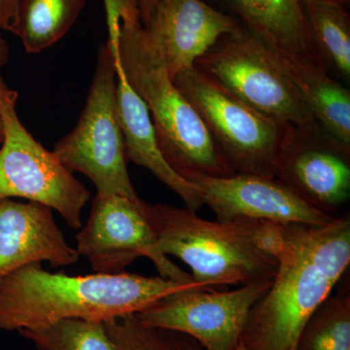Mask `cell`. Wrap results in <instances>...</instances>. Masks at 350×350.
<instances>
[{
	"label": "cell",
	"mask_w": 350,
	"mask_h": 350,
	"mask_svg": "<svg viewBox=\"0 0 350 350\" xmlns=\"http://www.w3.org/2000/svg\"><path fill=\"white\" fill-rule=\"evenodd\" d=\"M271 282L232 290H185L135 315L146 325L190 336L206 350H238L250 310Z\"/></svg>",
	"instance_id": "10"
},
{
	"label": "cell",
	"mask_w": 350,
	"mask_h": 350,
	"mask_svg": "<svg viewBox=\"0 0 350 350\" xmlns=\"http://www.w3.org/2000/svg\"><path fill=\"white\" fill-rule=\"evenodd\" d=\"M149 217L163 254L187 265L196 282L226 289L275 278L278 262L258 243L259 221H209L163 204H150Z\"/></svg>",
	"instance_id": "4"
},
{
	"label": "cell",
	"mask_w": 350,
	"mask_h": 350,
	"mask_svg": "<svg viewBox=\"0 0 350 350\" xmlns=\"http://www.w3.org/2000/svg\"><path fill=\"white\" fill-rule=\"evenodd\" d=\"M87 0H20L10 32L19 36L27 53L50 48L75 24Z\"/></svg>",
	"instance_id": "18"
},
{
	"label": "cell",
	"mask_w": 350,
	"mask_h": 350,
	"mask_svg": "<svg viewBox=\"0 0 350 350\" xmlns=\"http://www.w3.org/2000/svg\"><path fill=\"white\" fill-rule=\"evenodd\" d=\"M3 140V121H2L1 114H0V145Z\"/></svg>",
	"instance_id": "26"
},
{
	"label": "cell",
	"mask_w": 350,
	"mask_h": 350,
	"mask_svg": "<svg viewBox=\"0 0 350 350\" xmlns=\"http://www.w3.org/2000/svg\"><path fill=\"white\" fill-rule=\"evenodd\" d=\"M79 257L50 207L0 200V280L33 262H47L57 268L73 266Z\"/></svg>",
	"instance_id": "14"
},
{
	"label": "cell",
	"mask_w": 350,
	"mask_h": 350,
	"mask_svg": "<svg viewBox=\"0 0 350 350\" xmlns=\"http://www.w3.org/2000/svg\"><path fill=\"white\" fill-rule=\"evenodd\" d=\"M191 289L215 288L126 271L68 275L33 262L0 280V330L20 332L64 319L105 322L137 314L170 295Z\"/></svg>",
	"instance_id": "2"
},
{
	"label": "cell",
	"mask_w": 350,
	"mask_h": 350,
	"mask_svg": "<svg viewBox=\"0 0 350 350\" xmlns=\"http://www.w3.org/2000/svg\"><path fill=\"white\" fill-rule=\"evenodd\" d=\"M238 350H246L245 347H243V345L241 344H241H239Z\"/></svg>",
	"instance_id": "28"
},
{
	"label": "cell",
	"mask_w": 350,
	"mask_h": 350,
	"mask_svg": "<svg viewBox=\"0 0 350 350\" xmlns=\"http://www.w3.org/2000/svg\"><path fill=\"white\" fill-rule=\"evenodd\" d=\"M17 100V92L0 75V200L20 198L44 204L57 211L68 227L79 230L91 192L25 128L18 116Z\"/></svg>",
	"instance_id": "6"
},
{
	"label": "cell",
	"mask_w": 350,
	"mask_h": 350,
	"mask_svg": "<svg viewBox=\"0 0 350 350\" xmlns=\"http://www.w3.org/2000/svg\"><path fill=\"white\" fill-rule=\"evenodd\" d=\"M286 248L266 294L251 308L246 350H296L306 322L342 280L350 262V216L323 226L284 225Z\"/></svg>",
	"instance_id": "1"
},
{
	"label": "cell",
	"mask_w": 350,
	"mask_h": 350,
	"mask_svg": "<svg viewBox=\"0 0 350 350\" xmlns=\"http://www.w3.org/2000/svg\"><path fill=\"white\" fill-rule=\"evenodd\" d=\"M241 29L236 20L202 0H160L142 25L147 45L172 79L195 66L221 38Z\"/></svg>",
	"instance_id": "13"
},
{
	"label": "cell",
	"mask_w": 350,
	"mask_h": 350,
	"mask_svg": "<svg viewBox=\"0 0 350 350\" xmlns=\"http://www.w3.org/2000/svg\"><path fill=\"white\" fill-rule=\"evenodd\" d=\"M195 66L273 121L297 126L317 122L280 56L248 31L221 38Z\"/></svg>",
	"instance_id": "7"
},
{
	"label": "cell",
	"mask_w": 350,
	"mask_h": 350,
	"mask_svg": "<svg viewBox=\"0 0 350 350\" xmlns=\"http://www.w3.org/2000/svg\"><path fill=\"white\" fill-rule=\"evenodd\" d=\"M310 38L327 66L345 80L350 78V20L344 1L303 4Z\"/></svg>",
	"instance_id": "19"
},
{
	"label": "cell",
	"mask_w": 350,
	"mask_h": 350,
	"mask_svg": "<svg viewBox=\"0 0 350 350\" xmlns=\"http://www.w3.org/2000/svg\"><path fill=\"white\" fill-rule=\"evenodd\" d=\"M159 1L160 0H135L142 25L146 24L148 20L150 19Z\"/></svg>",
	"instance_id": "24"
},
{
	"label": "cell",
	"mask_w": 350,
	"mask_h": 350,
	"mask_svg": "<svg viewBox=\"0 0 350 350\" xmlns=\"http://www.w3.org/2000/svg\"><path fill=\"white\" fill-rule=\"evenodd\" d=\"M71 172H81L98 194L137 200L126 167L125 144L116 109L114 55L107 42L98 48L96 70L77 125L53 150Z\"/></svg>",
	"instance_id": "5"
},
{
	"label": "cell",
	"mask_w": 350,
	"mask_h": 350,
	"mask_svg": "<svg viewBox=\"0 0 350 350\" xmlns=\"http://www.w3.org/2000/svg\"><path fill=\"white\" fill-rule=\"evenodd\" d=\"M117 45L126 79L148 107L159 147L170 167L184 179L193 174L227 177L237 174L199 112L147 45L135 7L121 13Z\"/></svg>",
	"instance_id": "3"
},
{
	"label": "cell",
	"mask_w": 350,
	"mask_h": 350,
	"mask_svg": "<svg viewBox=\"0 0 350 350\" xmlns=\"http://www.w3.org/2000/svg\"><path fill=\"white\" fill-rule=\"evenodd\" d=\"M149 206L139 198L96 193L86 225L76 236L78 254L98 273H124L138 258L145 257L165 280L198 282L161 250Z\"/></svg>",
	"instance_id": "9"
},
{
	"label": "cell",
	"mask_w": 350,
	"mask_h": 350,
	"mask_svg": "<svg viewBox=\"0 0 350 350\" xmlns=\"http://www.w3.org/2000/svg\"><path fill=\"white\" fill-rule=\"evenodd\" d=\"M9 55H10V50H9L8 44L4 40L1 33H0V71L8 63Z\"/></svg>",
	"instance_id": "25"
},
{
	"label": "cell",
	"mask_w": 350,
	"mask_h": 350,
	"mask_svg": "<svg viewBox=\"0 0 350 350\" xmlns=\"http://www.w3.org/2000/svg\"><path fill=\"white\" fill-rule=\"evenodd\" d=\"M296 350H350L349 282L332 293L306 322Z\"/></svg>",
	"instance_id": "20"
},
{
	"label": "cell",
	"mask_w": 350,
	"mask_h": 350,
	"mask_svg": "<svg viewBox=\"0 0 350 350\" xmlns=\"http://www.w3.org/2000/svg\"><path fill=\"white\" fill-rule=\"evenodd\" d=\"M275 177L308 206L337 218L350 198V146L315 122L288 126L275 167Z\"/></svg>",
	"instance_id": "11"
},
{
	"label": "cell",
	"mask_w": 350,
	"mask_h": 350,
	"mask_svg": "<svg viewBox=\"0 0 350 350\" xmlns=\"http://www.w3.org/2000/svg\"><path fill=\"white\" fill-rule=\"evenodd\" d=\"M20 0H0V31H11L17 18Z\"/></svg>",
	"instance_id": "23"
},
{
	"label": "cell",
	"mask_w": 350,
	"mask_h": 350,
	"mask_svg": "<svg viewBox=\"0 0 350 350\" xmlns=\"http://www.w3.org/2000/svg\"><path fill=\"white\" fill-rule=\"evenodd\" d=\"M38 350H117L103 321L64 319L19 332Z\"/></svg>",
	"instance_id": "21"
},
{
	"label": "cell",
	"mask_w": 350,
	"mask_h": 350,
	"mask_svg": "<svg viewBox=\"0 0 350 350\" xmlns=\"http://www.w3.org/2000/svg\"><path fill=\"white\" fill-rule=\"evenodd\" d=\"M280 59L317 123L350 146L349 90L330 77L325 66L303 59Z\"/></svg>",
	"instance_id": "17"
},
{
	"label": "cell",
	"mask_w": 350,
	"mask_h": 350,
	"mask_svg": "<svg viewBox=\"0 0 350 350\" xmlns=\"http://www.w3.org/2000/svg\"><path fill=\"white\" fill-rule=\"evenodd\" d=\"M172 81L199 112L234 172L275 177L289 125L248 107L196 66L181 71Z\"/></svg>",
	"instance_id": "8"
},
{
	"label": "cell",
	"mask_w": 350,
	"mask_h": 350,
	"mask_svg": "<svg viewBox=\"0 0 350 350\" xmlns=\"http://www.w3.org/2000/svg\"><path fill=\"white\" fill-rule=\"evenodd\" d=\"M301 4L306 3V2L312 1H344V0H299Z\"/></svg>",
	"instance_id": "27"
},
{
	"label": "cell",
	"mask_w": 350,
	"mask_h": 350,
	"mask_svg": "<svg viewBox=\"0 0 350 350\" xmlns=\"http://www.w3.org/2000/svg\"><path fill=\"white\" fill-rule=\"evenodd\" d=\"M186 180L219 221L247 219L323 226L335 219L308 206L276 177L237 172L227 177L193 174Z\"/></svg>",
	"instance_id": "12"
},
{
	"label": "cell",
	"mask_w": 350,
	"mask_h": 350,
	"mask_svg": "<svg viewBox=\"0 0 350 350\" xmlns=\"http://www.w3.org/2000/svg\"><path fill=\"white\" fill-rule=\"evenodd\" d=\"M103 323L117 350H206L190 336L146 325L135 314Z\"/></svg>",
	"instance_id": "22"
},
{
	"label": "cell",
	"mask_w": 350,
	"mask_h": 350,
	"mask_svg": "<svg viewBox=\"0 0 350 350\" xmlns=\"http://www.w3.org/2000/svg\"><path fill=\"white\" fill-rule=\"evenodd\" d=\"M117 33L118 29H109L107 43L114 55L116 109L123 133L126 161L150 170L159 180L181 198L186 207L198 211L204 206L200 196L192 184L177 174L163 158L148 107L126 79L120 59Z\"/></svg>",
	"instance_id": "15"
},
{
	"label": "cell",
	"mask_w": 350,
	"mask_h": 350,
	"mask_svg": "<svg viewBox=\"0 0 350 350\" xmlns=\"http://www.w3.org/2000/svg\"><path fill=\"white\" fill-rule=\"evenodd\" d=\"M247 31L284 59L325 66L308 31L299 0H232Z\"/></svg>",
	"instance_id": "16"
}]
</instances>
